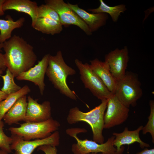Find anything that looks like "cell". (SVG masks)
I'll list each match as a JSON object with an SVG mask.
<instances>
[{
    "instance_id": "1",
    "label": "cell",
    "mask_w": 154,
    "mask_h": 154,
    "mask_svg": "<svg viewBox=\"0 0 154 154\" xmlns=\"http://www.w3.org/2000/svg\"><path fill=\"white\" fill-rule=\"evenodd\" d=\"M3 44L6 68L15 77L35 64L37 57L33 47L22 37L14 35Z\"/></svg>"
},
{
    "instance_id": "2",
    "label": "cell",
    "mask_w": 154,
    "mask_h": 154,
    "mask_svg": "<svg viewBox=\"0 0 154 154\" xmlns=\"http://www.w3.org/2000/svg\"><path fill=\"white\" fill-rule=\"evenodd\" d=\"M76 73L75 70L65 62L61 51H58L55 55L50 54L46 74L55 88L73 100L76 99V94L68 86L66 78L68 76Z\"/></svg>"
},
{
    "instance_id": "3",
    "label": "cell",
    "mask_w": 154,
    "mask_h": 154,
    "mask_svg": "<svg viewBox=\"0 0 154 154\" xmlns=\"http://www.w3.org/2000/svg\"><path fill=\"white\" fill-rule=\"evenodd\" d=\"M108 99L101 101L99 105L87 112L81 111L77 107L70 109L67 118L68 123L72 124L80 121L86 122L92 129L93 141L99 143H104V116Z\"/></svg>"
},
{
    "instance_id": "4",
    "label": "cell",
    "mask_w": 154,
    "mask_h": 154,
    "mask_svg": "<svg viewBox=\"0 0 154 154\" xmlns=\"http://www.w3.org/2000/svg\"><path fill=\"white\" fill-rule=\"evenodd\" d=\"M60 123L51 117L48 120L39 122H25L17 127H11L8 129L11 135L19 136L26 141L42 139L50 135L57 131Z\"/></svg>"
},
{
    "instance_id": "5",
    "label": "cell",
    "mask_w": 154,
    "mask_h": 154,
    "mask_svg": "<svg viewBox=\"0 0 154 154\" xmlns=\"http://www.w3.org/2000/svg\"><path fill=\"white\" fill-rule=\"evenodd\" d=\"M117 81L115 95L124 105L129 108L135 107L143 95L141 83L137 74L126 72L124 76Z\"/></svg>"
},
{
    "instance_id": "6",
    "label": "cell",
    "mask_w": 154,
    "mask_h": 154,
    "mask_svg": "<svg viewBox=\"0 0 154 154\" xmlns=\"http://www.w3.org/2000/svg\"><path fill=\"white\" fill-rule=\"evenodd\" d=\"M86 131V130L84 128H69L66 130L67 134L74 137L76 141V143L73 144L72 146L71 150L74 154L90 153L114 154L116 153L117 150L113 144L115 136L111 137L106 142L102 144L87 139L81 140L77 136L78 133Z\"/></svg>"
},
{
    "instance_id": "7",
    "label": "cell",
    "mask_w": 154,
    "mask_h": 154,
    "mask_svg": "<svg viewBox=\"0 0 154 154\" xmlns=\"http://www.w3.org/2000/svg\"><path fill=\"white\" fill-rule=\"evenodd\" d=\"M74 62L85 87L89 89L94 96L102 101L110 98L114 95L92 70L89 64H84L77 59L75 60Z\"/></svg>"
},
{
    "instance_id": "8",
    "label": "cell",
    "mask_w": 154,
    "mask_h": 154,
    "mask_svg": "<svg viewBox=\"0 0 154 154\" xmlns=\"http://www.w3.org/2000/svg\"><path fill=\"white\" fill-rule=\"evenodd\" d=\"M44 2L57 13L63 26L67 27L74 25L80 29L87 35H92V33L86 24L63 0H45Z\"/></svg>"
},
{
    "instance_id": "9",
    "label": "cell",
    "mask_w": 154,
    "mask_h": 154,
    "mask_svg": "<svg viewBox=\"0 0 154 154\" xmlns=\"http://www.w3.org/2000/svg\"><path fill=\"white\" fill-rule=\"evenodd\" d=\"M11 137L13 140L11 148L15 151L14 154H32L35 149L41 145H50L56 147L60 144V134L57 131L46 138L33 140H25L13 135Z\"/></svg>"
},
{
    "instance_id": "10",
    "label": "cell",
    "mask_w": 154,
    "mask_h": 154,
    "mask_svg": "<svg viewBox=\"0 0 154 154\" xmlns=\"http://www.w3.org/2000/svg\"><path fill=\"white\" fill-rule=\"evenodd\" d=\"M107 110L104 116V129H108L125 122L129 110L122 104L114 94L108 99Z\"/></svg>"
},
{
    "instance_id": "11",
    "label": "cell",
    "mask_w": 154,
    "mask_h": 154,
    "mask_svg": "<svg viewBox=\"0 0 154 154\" xmlns=\"http://www.w3.org/2000/svg\"><path fill=\"white\" fill-rule=\"evenodd\" d=\"M129 60V52L127 46L121 49L116 48L105 56V62L108 64L110 72L116 81L125 75Z\"/></svg>"
},
{
    "instance_id": "12",
    "label": "cell",
    "mask_w": 154,
    "mask_h": 154,
    "mask_svg": "<svg viewBox=\"0 0 154 154\" xmlns=\"http://www.w3.org/2000/svg\"><path fill=\"white\" fill-rule=\"evenodd\" d=\"M50 54L45 55L37 64L27 71L20 73L16 79L19 80H27L33 83L38 87L40 92L43 95L45 85L44 83L45 75L48 64Z\"/></svg>"
},
{
    "instance_id": "13",
    "label": "cell",
    "mask_w": 154,
    "mask_h": 154,
    "mask_svg": "<svg viewBox=\"0 0 154 154\" xmlns=\"http://www.w3.org/2000/svg\"><path fill=\"white\" fill-rule=\"evenodd\" d=\"M27 106L24 121L39 122L45 121L51 117L50 102L48 101L39 104L37 100L30 96L27 97Z\"/></svg>"
},
{
    "instance_id": "14",
    "label": "cell",
    "mask_w": 154,
    "mask_h": 154,
    "mask_svg": "<svg viewBox=\"0 0 154 154\" xmlns=\"http://www.w3.org/2000/svg\"><path fill=\"white\" fill-rule=\"evenodd\" d=\"M143 127L141 125L136 129L133 131L129 130L128 127H125L122 132H114L112 134L115 136V138L113 144L116 147V153L122 154L124 149L123 145H129L135 142L139 143L140 147L142 149L149 147V144L142 141L139 137V132L142 130Z\"/></svg>"
},
{
    "instance_id": "15",
    "label": "cell",
    "mask_w": 154,
    "mask_h": 154,
    "mask_svg": "<svg viewBox=\"0 0 154 154\" xmlns=\"http://www.w3.org/2000/svg\"><path fill=\"white\" fill-rule=\"evenodd\" d=\"M68 7L74 11L88 26L92 33L105 25L108 19L105 13H90L80 7L77 4L67 3Z\"/></svg>"
},
{
    "instance_id": "16",
    "label": "cell",
    "mask_w": 154,
    "mask_h": 154,
    "mask_svg": "<svg viewBox=\"0 0 154 154\" xmlns=\"http://www.w3.org/2000/svg\"><path fill=\"white\" fill-rule=\"evenodd\" d=\"M90 66L92 70L98 76L108 89L114 94L117 81L110 71L108 64L98 58L90 61Z\"/></svg>"
},
{
    "instance_id": "17",
    "label": "cell",
    "mask_w": 154,
    "mask_h": 154,
    "mask_svg": "<svg viewBox=\"0 0 154 154\" xmlns=\"http://www.w3.org/2000/svg\"><path fill=\"white\" fill-rule=\"evenodd\" d=\"M37 3L30 0H5L3 7V11L14 10L26 13L32 20V24L37 18Z\"/></svg>"
},
{
    "instance_id": "18",
    "label": "cell",
    "mask_w": 154,
    "mask_h": 154,
    "mask_svg": "<svg viewBox=\"0 0 154 154\" xmlns=\"http://www.w3.org/2000/svg\"><path fill=\"white\" fill-rule=\"evenodd\" d=\"M28 102L26 95L19 98L4 116L3 119L9 125L24 121Z\"/></svg>"
},
{
    "instance_id": "19",
    "label": "cell",
    "mask_w": 154,
    "mask_h": 154,
    "mask_svg": "<svg viewBox=\"0 0 154 154\" xmlns=\"http://www.w3.org/2000/svg\"><path fill=\"white\" fill-rule=\"evenodd\" d=\"M31 26L43 33L52 35L59 34L63 30L60 22L46 18H37Z\"/></svg>"
},
{
    "instance_id": "20",
    "label": "cell",
    "mask_w": 154,
    "mask_h": 154,
    "mask_svg": "<svg viewBox=\"0 0 154 154\" xmlns=\"http://www.w3.org/2000/svg\"><path fill=\"white\" fill-rule=\"evenodd\" d=\"M6 19H0V44L3 43L11 37L13 31L21 27L24 25L25 18L21 17L14 21L10 16L7 15Z\"/></svg>"
},
{
    "instance_id": "21",
    "label": "cell",
    "mask_w": 154,
    "mask_h": 154,
    "mask_svg": "<svg viewBox=\"0 0 154 154\" xmlns=\"http://www.w3.org/2000/svg\"><path fill=\"white\" fill-rule=\"evenodd\" d=\"M100 5L98 8L89 9L88 10L92 13H105L109 14L114 22H116L121 13L126 10L125 5L121 4L111 7L106 5L102 0H100Z\"/></svg>"
},
{
    "instance_id": "22",
    "label": "cell",
    "mask_w": 154,
    "mask_h": 154,
    "mask_svg": "<svg viewBox=\"0 0 154 154\" xmlns=\"http://www.w3.org/2000/svg\"><path fill=\"white\" fill-rule=\"evenodd\" d=\"M31 91L27 85L22 87L18 92L10 94L0 102V121H1L7 112L11 107L17 100L21 96L26 95Z\"/></svg>"
},
{
    "instance_id": "23",
    "label": "cell",
    "mask_w": 154,
    "mask_h": 154,
    "mask_svg": "<svg viewBox=\"0 0 154 154\" xmlns=\"http://www.w3.org/2000/svg\"><path fill=\"white\" fill-rule=\"evenodd\" d=\"M0 77L3 82V85L1 90L7 95L15 93L21 88L15 83L14 81L15 77L8 69H7L5 75H1Z\"/></svg>"
},
{
    "instance_id": "24",
    "label": "cell",
    "mask_w": 154,
    "mask_h": 154,
    "mask_svg": "<svg viewBox=\"0 0 154 154\" xmlns=\"http://www.w3.org/2000/svg\"><path fill=\"white\" fill-rule=\"evenodd\" d=\"M37 14V18H49L60 23L57 13L51 7L46 4H42L38 6Z\"/></svg>"
},
{
    "instance_id": "25",
    "label": "cell",
    "mask_w": 154,
    "mask_h": 154,
    "mask_svg": "<svg viewBox=\"0 0 154 154\" xmlns=\"http://www.w3.org/2000/svg\"><path fill=\"white\" fill-rule=\"evenodd\" d=\"M150 112L148 117V121L146 124L143 127L142 130L143 135L149 133L152 137V143H154V102L153 100L149 102Z\"/></svg>"
},
{
    "instance_id": "26",
    "label": "cell",
    "mask_w": 154,
    "mask_h": 154,
    "mask_svg": "<svg viewBox=\"0 0 154 154\" xmlns=\"http://www.w3.org/2000/svg\"><path fill=\"white\" fill-rule=\"evenodd\" d=\"M4 123L2 121H0V149L11 153L12 150L11 148L13 139L12 137L7 136L3 131Z\"/></svg>"
},
{
    "instance_id": "27",
    "label": "cell",
    "mask_w": 154,
    "mask_h": 154,
    "mask_svg": "<svg viewBox=\"0 0 154 154\" xmlns=\"http://www.w3.org/2000/svg\"><path fill=\"white\" fill-rule=\"evenodd\" d=\"M38 151H43L45 154H57V150L56 147L50 145H41L37 148Z\"/></svg>"
},
{
    "instance_id": "28",
    "label": "cell",
    "mask_w": 154,
    "mask_h": 154,
    "mask_svg": "<svg viewBox=\"0 0 154 154\" xmlns=\"http://www.w3.org/2000/svg\"><path fill=\"white\" fill-rule=\"evenodd\" d=\"M3 43L0 44V69L4 71L7 68L4 59L3 54L1 52L3 48Z\"/></svg>"
},
{
    "instance_id": "29",
    "label": "cell",
    "mask_w": 154,
    "mask_h": 154,
    "mask_svg": "<svg viewBox=\"0 0 154 154\" xmlns=\"http://www.w3.org/2000/svg\"><path fill=\"white\" fill-rule=\"evenodd\" d=\"M136 154H154V149H145L140 152L137 153Z\"/></svg>"
},
{
    "instance_id": "30",
    "label": "cell",
    "mask_w": 154,
    "mask_h": 154,
    "mask_svg": "<svg viewBox=\"0 0 154 154\" xmlns=\"http://www.w3.org/2000/svg\"><path fill=\"white\" fill-rule=\"evenodd\" d=\"M5 1V0H0V16H2L4 15V11L3 9V7Z\"/></svg>"
},
{
    "instance_id": "31",
    "label": "cell",
    "mask_w": 154,
    "mask_h": 154,
    "mask_svg": "<svg viewBox=\"0 0 154 154\" xmlns=\"http://www.w3.org/2000/svg\"><path fill=\"white\" fill-rule=\"evenodd\" d=\"M8 96L0 90V102L5 99Z\"/></svg>"
},
{
    "instance_id": "32",
    "label": "cell",
    "mask_w": 154,
    "mask_h": 154,
    "mask_svg": "<svg viewBox=\"0 0 154 154\" xmlns=\"http://www.w3.org/2000/svg\"><path fill=\"white\" fill-rule=\"evenodd\" d=\"M7 152L0 149V154H9Z\"/></svg>"
},
{
    "instance_id": "33",
    "label": "cell",
    "mask_w": 154,
    "mask_h": 154,
    "mask_svg": "<svg viewBox=\"0 0 154 154\" xmlns=\"http://www.w3.org/2000/svg\"><path fill=\"white\" fill-rule=\"evenodd\" d=\"M84 154H105L102 153H90Z\"/></svg>"
},
{
    "instance_id": "34",
    "label": "cell",
    "mask_w": 154,
    "mask_h": 154,
    "mask_svg": "<svg viewBox=\"0 0 154 154\" xmlns=\"http://www.w3.org/2000/svg\"><path fill=\"white\" fill-rule=\"evenodd\" d=\"M3 71L0 69V76L3 73Z\"/></svg>"
},
{
    "instance_id": "35",
    "label": "cell",
    "mask_w": 154,
    "mask_h": 154,
    "mask_svg": "<svg viewBox=\"0 0 154 154\" xmlns=\"http://www.w3.org/2000/svg\"><path fill=\"white\" fill-rule=\"evenodd\" d=\"M114 154H119L117 153H116Z\"/></svg>"
}]
</instances>
